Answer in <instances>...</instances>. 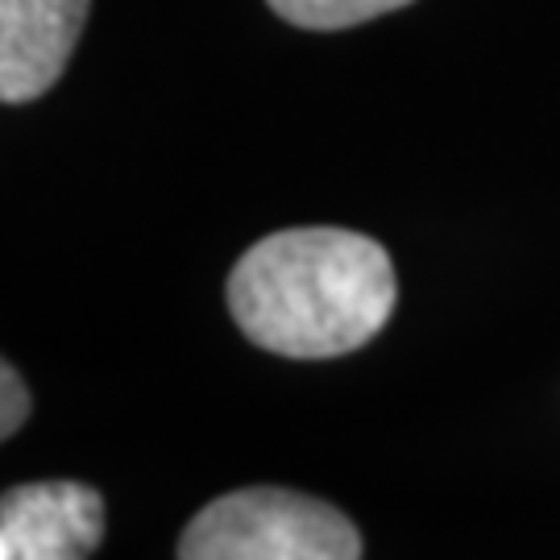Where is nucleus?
Returning a JSON list of instances; mask_svg holds the SVG:
<instances>
[{
  "label": "nucleus",
  "mask_w": 560,
  "mask_h": 560,
  "mask_svg": "<svg viewBox=\"0 0 560 560\" xmlns=\"http://www.w3.org/2000/svg\"><path fill=\"white\" fill-rule=\"evenodd\" d=\"M245 340L291 361L353 353L378 337L399 282L390 254L349 229H282L249 245L224 282Z\"/></svg>",
  "instance_id": "1"
},
{
  "label": "nucleus",
  "mask_w": 560,
  "mask_h": 560,
  "mask_svg": "<svg viewBox=\"0 0 560 560\" xmlns=\"http://www.w3.org/2000/svg\"><path fill=\"white\" fill-rule=\"evenodd\" d=\"M175 552L179 560H361V532L332 502L249 486L200 506Z\"/></svg>",
  "instance_id": "2"
},
{
  "label": "nucleus",
  "mask_w": 560,
  "mask_h": 560,
  "mask_svg": "<svg viewBox=\"0 0 560 560\" xmlns=\"http://www.w3.org/2000/svg\"><path fill=\"white\" fill-rule=\"evenodd\" d=\"M104 540V494L83 481H21L0 499V560H88Z\"/></svg>",
  "instance_id": "3"
},
{
  "label": "nucleus",
  "mask_w": 560,
  "mask_h": 560,
  "mask_svg": "<svg viewBox=\"0 0 560 560\" xmlns=\"http://www.w3.org/2000/svg\"><path fill=\"white\" fill-rule=\"evenodd\" d=\"M92 0H0V101L46 96L75 55Z\"/></svg>",
  "instance_id": "4"
},
{
  "label": "nucleus",
  "mask_w": 560,
  "mask_h": 560,
  "mask_svg": "<svg viewBox=\"0 0 560 560\" xmlns=\"http://www.w3.org/2000/svg\"><path fill=\"white\" fill-rule=\"evenodd\" d=\"M282 21L300 25V30H316V34H332V30H349L361 21H374L382 13L407 9L411 0H266Z\"/></svg>",
  "instance_id": "5"
},
{
  "label": "nucleus",
  "mask_w": 560,
  "mask_h": 560,
  "mask_svg": "<svg viewBox=\"0 0 560 560\" xmlns=\"http://www.w3.org/2000/svg\"><path fill=\"white\" fill-rule=\"evenodd\" d=\"M0 390H4V407H0V436H18V428L30 420V386L18 370L4 361L0 365Z\"/></svg>",
  "instance_id": "6"
}]
</instances>
